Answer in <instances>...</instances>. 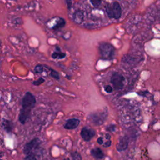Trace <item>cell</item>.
I'll use <instances>...</instances> for the list:
<instances>
[{
  "label": "cell",
  "mask_w": 160,
  "mask_h": 160,
  "mask_svg": "<svg viewBox=\"0 0 160 160\" xmlns=\"http://www.w3.org/2000/svg\"><path fill=\"white\" fill-rule=\"evenodd\" d=\"M36 102L35 96L30 92H27L22 100V108L19 114V122L24 124L30 117L31 109L34 107Z\"/></svg>",
  "instance_id": "cell-1"
},
{
  "label": "cell",
  "mask_w": 160,
  "mask_h": 160,
  "mask_svg": "<svg viewBox=\"0 0 160 160\" xmlns=\"http://www.w3.org/2000/svg\"><path fill=\"white\" fill-rule=\"evenodd\" d=\"M105 12L110 19H118L122 14V9L118 1H113L105 5Z\"/></svg>",
  "instance_id": "cell-2"
},
{
  "label": "cell",
  "mask_w": 160,
  "mask_h": 160,
  "mask_svg": "<svg viewBox=\"0 0 160 160\" xmlns=\"http://www.w3.org/2000/svg\"><path fill=\"white\" fill-rule=\"evenodd\" d=\"M101 58L104 59H112L115 56V48L111 44L101 42L99 46Z\"/></svg>",
  "instance_id": "cell-3"
},
{
  "label": "cell",
  "mask_w": 160,
  "mask_h": 160,
  "mask_svg": "<svg viewBox=\"0 0 160 160\" xmlns=\"http://www.w3.org/2000/svg\"><path fill=\"white\" fill-rule=\"evenodd\" d=\"M110 81L112 85L113 86V88L116 90H120L124 86L125 78L120 73L115 72H113L112 74L111 75Z\"/></svg>",
  "instance_id": "cell-4"
},
{
  "label": "cell",
  "mask_w": 160,
  "mask_h": 160,
  "mask_svg": "<svg viewBox=\"0 0 160 160\" xmlns=\"http://www.w3.org/2000/svg\"><path fill=\"white\" fill-rule=\"evenodd\" d=\"M107 113L105 111L94 112L89 115L91 120L96 125L102 124L107 118Z\"/></svg>",
  "instance_id": "cell-5"
},
{
  "label": "cell",
  "mask_w": 160,
  "mask_h": 160,
  "mask_svg": "<svg viewBox=\"0 0 160 160\" xmlns=\"http://www.w3.org/2000/svg\"><path fill=\"white\" fill-rule=\"evenodd\" d=\"M41 143V141L38 138H34L30 142L27 143L24 148V152L26 155L32 152V151L37 148Z\"/></svg>",
  "instance_id": "cell-6"
},
{
  "label": "cell",
  "mask_w": 160,
  "mask_h": 160,
  "mask_svg": "<svg viewBox=\"0 0 160 160\" xmlns=\"http://www.w3.org/2000/svg\"><path fill=\"white\" fill-rule=\"evenodd\" d=\"M95 134L96 132L94 130L91 128H88L86 127L83 128L81 131V136L82 138L86 141H90L92 138L94 137Z\"/></svg>",
  "instance_id": "cell-7"
},
{
  "label": "cell",
  "mask_w": 160,
  "mask_h": 160,
  "mask_svg": "<svg viewBox=\"0 0 160 160\" xmlns=\"http://www.w3.org/2000/svg\"><path fill=\"white\" fill-rule=\"evenodd\" d=\"M79 122H80V121L78 119H76V118L69 119L66 121L64 125V128L66 129H74L78 126V125L79 124Z\"/></svg>",
  "instance_id": "cell-8"
},
{
  "label": "cell",
  "mask_w": 160,
  "mask_h": 160,
  "mask_svg": "<svg viewBox=\"0 0 160 160\" xmlns=\"http://www.w3.org/2000/svg\"><path fill=\"white\" fill-rule=\"evenodd\" d=\"M128 146V138L125 136L121 137L119 139V142L117 144L116 149L119 151H122L127 149Z\"/></svg>",
  "instance_id": "cell-9"
},
{
  "label": "cell",
  "mask_w": 160,
  "mask_h": 160,
  "mask_svg": "<svg viewBox=\"0 0 160 160\" xmlns=\"http://www.w3.org/2000/svg\"><path fill=\"white\" fill-rule=\"evenodd\" d=\"M72 18H73V20L76 23V24H81L83 20H84V13L83 12V11L81 10V9H78L76 10L73 16H72Z\"/></svg>",
  "instance_id": "cell-10"
},
{
  "label": "cell",
  "mask_w": 160,
  "mask_h": 160,
  "mask_svg": "<svg viewBox=\"0 0 160 160\" xmlns=\"http://www.w3.org/2000/svg\"><path fill=\"white\" fill-rule=\"evenodd\" d=\"M91 155L94 157L96 159H102L104 157V154L101 149L99 148H96L91 151Z\"/></svg>",
  "instance_id": "cell-11"
},
{
  "label": "cell",
  "mask_w": 160,
  "mask_h": 160,
  "mask_svg": "<svg viewBox=\"0 0 160 160\" xmlns=\"http://www.w3.org/2000/svg\"><path fill=\"white\" fill-rule=\"evenodd\" d=\"M56 51H54L52 54V58L54 59H63L64 58L66 57V53L61 52V49L56 46Z\"/></svg>",
  "instance_id": "cell-12"
},
{
  "label": "cell",
  "mask_w": 160,
  "mask_h": 160,
  "mask_svg": "<svg viewBox=\"0 0 160 160\" xmlns=\"http://www.w3.org/2000/svg\"><path fill=\"white\" fill-rule=\"evenodd\" d=\"M2 126L4 129L7 131L8 132H10L12 131V124L10 121L8 120H4L2 122Z\"/></svg>",
  "instance_id": "cell-13"
},
{
  "label": "cell",
  "mask_w": 160,
  "mask_h": 160,
  "mask_svg": "<svg viewBox=\"0 0 160 160\" xmlns=\"http://www.w3.org/2000/svg\"><path fill=\"white\" fill-rule=\"evenodd\" d=\"M65 24H66L65 20H64L63 18H59V19L57 21L56 24L54 26V27L52 28V29L56 30V29L62 28H63V27L65 26Z\"/></svg>",
  "instance_id": "cell-14"
},
{
  "label": "cell",
  "mask_w": 160,
  "mask_h": 160,
  "mask_svg": "<svg viewBox=\"0 0 160 160\" xmlns=\"http://www.w3.org/2000/svg\"><path fill=\"white\" fill-rule=\"evenodd\" d=\"M71 158H72V160H82L81 154L77 151L72 152L71 154Z\"/></svg>",
  "instance_id": "cell-15"
},
{
  "label": "cell",
  "mask_w": 160,
  "mask_h": 160,
  "mask_svg": "<svg viewBox=\"0 0 160 160\" xmlns=\"http://www.w3.org/2000/svg\"><path fill=\"white\" fill-rule=\"evenodd\" d=\"M44 67L42 64H37L34 68V72L36 73H41L43 71Z\"/></svg>",
  "instance_id": "cell-16"
},
{
  "label": "cell",
  "mask_w": 160,
  "mask_h": 160,
  "mask_svg": "<svg viewBox=\"0 0 160 160\" xmlns=\"http://www.w3.org/2000/svg\"><path fill=\"white\" fill-rule=\"evenodd\" d=\"M51 69L50 75H51L52 78H54V79H57V80H59V73H58L56 71H55V70H54V69Z\"/></svg>",
  "instance_id": "cell-17"
},
{
  "label": "cell",
  "mask_w": 160,
  "mask_h": 160,
  "mask_svg": "<svg viewBox=\"0 0 160 160\" xmlns=\"http://www.w3.org/2000/svg\"><path fill=\"white\" fill-rule=\"evenodd\" d=\"M90 2L92 4V5L95 7V8H99L101 5V4L102 2V1H99V0H91Z\"/></svg>",
  "instance_id": "cell-18"
},
{
  "label": "cell",
  "mask_w": 160,
  "mask_h": 160,
  "mask_svg": "<svg viewBox=\"0 0 160 160\" xmlns=\"http://www.w3.org/2000/svg\"><path fill=\"white\" fill-rule=\"evenodd\" d=\"M44 78H39L38 80H36V81H34L33 82H32V84L34 85V86H39L40 84H41L42 83H43L44 82Z\"/></svg>",
  "instance_id": "cell-19"
},
{
  "label": "cell",
  "mask_w": 160,
  "mask_h": 160,
  "mask_svg": "<svg viewBox=\"0 0 160 160\" xmlns=\"http://www.w3.org/2000/svg\"><path fill=\"white\" fill-rule=\"evenodd\" d=\"M24 160H36V158H35L34 154H33L32 152H31V153L28 154L26 156Z\"/></svg>",
  "instance_id": "cell-20"
},
{
  "label": "cell",
  "mask_w": 160,
  "mask_h": 160,
  "mask_svg": "<svg viewBox=\"0 0 160 160\" xmlns=\"http://www.w3.org/2000/svg\"><path fill=\"white\" fill-rule=\"evenodd\" d=\"M104 90L108 93H111L113 91V88L111 85H106L104 86Z\"/></svg>",
  "instance_id": "cell-21"
},
{
  "label": "cell",
  "mask_w": 160,
  "mask_h": 160,
  "mask_svg": "<svg viewBox=\"0 0 160 160\" xmlns=\"http://www.w3.org/2000/svg\"><path fill=\"white\" fill-rule=\"evenodd\" d=\"M115 128H116V126L114 125H109V126H108L106 128V130L108 131L112 132L115 130Z\"/></svg>",
  "instance_id": "cell-22"
},
{
  "label": "cell",
  "mask_w": 160,
  "mask_h": 160,
  "mask_svg": "<svg viewBox=\"0 0 160 160\" xmlns=\"http://www.w3.org/2000/svg\"><path fill=\"white\" fill-rule=\"evenodd\" d=\"M111 140H108L104 144V147H109V146H111Z\"/></svg>",
  "instance_id": "cell-23"
},
{
  "label": "cell",
  "mask_w": 160,
  "mask_h": 160,
  "mask_svg": "<svg viewBox=\"0 0 160 160\" xmlns=\"http://www.w3.org/2000/svg\"><path fill=\"white\" fill-rule=\"evenodd\" d=\"M72 1H66V3L67 4V5H68V9H71V6H72Z\"/></svg>",
  "instance_id": "cell-24"
},
{
  "label": "cell",
  "mask_w": 160,
  "mask_h": 160,
  "mask_svg": "<svg viewBox=\"0 0 160 160\" xmlns=\"http://www.w3.org/2000/svg\"><path fill=\"white\" fill-rule=\"evenodd\" d=\"M97 142H98V144H103V138L102 137H99L98 138V140H97Z\"/></svg>",
  "instance_id": "cell-25"
},
{
  "label": "cell",
  "mask_w": 160,
  "mask_h": 160,
  "mask_svg": "<svg viewBox=\"0 0 160 160\" xmlns=\"http://www.w3.org/2000/svg\"><path fill=\"white\" fill-rule=\"evenodd\" d=\"M106 139H107L108 140H110L111 136H110V135H109V134H106Z\"/></svg>",
  "instance_id": "cell-26"
},
{
  "label": "cell",
  "mask_w": 160,
  "mask_h": 160,
  "mask_svg": "<svg viewBox=\"0 0 160 160\" xmlns=\"http://www.w3.org/2000/svg\"><path fill=\"white\" fill-rule=\"evenodd\" d=\"M63 160H69V159H68V158H66V159H63Z\"/></svg>",
  "instance_id": "cell-27"
}]
</instances>
